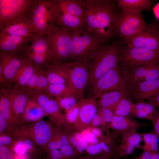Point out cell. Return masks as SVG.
<instances>
[{"mask_svg":"<svg viewBox=\"0 0 159 159\" xmlns=\"http://www.w3.org/2000/svg\"><path fill=\"white\" fill-rule=\"evenodd\" d=\"M83 9L84 29L105 42L115 33L116 14L110 1L80 0Z\"/></svg>","mask_w":159,"mask_h":159,"instance_id":"obj_1","label":"cell"},{"mask_svg":"<svg viewBox=\"0 0 159 159\" xmlns=\"http://www.w3.org/2000/svg\"><path fill=\"white\" fill-rule=\"evenodd\" d=\"M120 52L118 45L115 43L104 45L96 51L89 64L88 86L92 89L100 78L117 64Z\"/></svg>","mask_w":159,"mask_h":159,"instance_id":"obj_2","label":"cell"},{"mask_svg":"<svg viewBox=\"0 0 159 159\" xmlns=\"http://www.w3.org/2000/svg\"><path fill=\"white\" fill-rule=\"evenodd\" d=\"M59 12L57 0H35L29 17L36 35L48 34L56 24Z\"/></svg>","mask_w":159,"mask_h":159,"instance_id":"obj_3","label":"cell"},{"mask_svg":"<svg viewBox=\"0 0 159 159\" xmlns=\"http://www.w3.org/2000/svg\"><path fill=\"white\" fill-rule=\"evenodd\" d=\"M70 31L72 41L70 58L74 61L92 59L96 51L104 46L105 42L102 39L85 29Z\"/></svg>","mask_w":159,"mask_h":159,"instance_id":"obj_4","label":"cell"},{"mask_svg":"<svg viewBox=\"0 0 159 159\" xmlns=\"http://www.w3.org/2000/svg\"><path fill=\"white\" fill-rule=\"evenodd\" d=\"M91 59L55 64L65 76L67 84L74 90L79 100L84 98Z\"/></svg>","mask_w":159,"mask_h":159,"instance_id":"obj_5","label":"cell"},{"mask_svg":"<svg viewBox=\"0 0 159 159\" xmlns=\"http://www.w3.org/2000/svg\"><path fill=\"white\" fill-rule=\"evenodd\" d=\"M47 36L52 50V64L62 63L70 58L72 41L70 30L55 25L50 29Z\"/></svg>","mask_w":159,"mask_h":159,"instance_id":"obj_6","label":"cell"},{"mask_svg":"<svg viewBox=\"0 0 159 159\" xmlns=\"http://www.w3.org/2000/svg\"><path fill=\"white\" fill-rule=\"evenodd\" d=\"M35 0H0V32L9 24L29 16Z\"/></svg>","mask_w":159,"mask_h":159,"instance_id":"obj_7","label":"cell"},{"mask_svg":"<svg viewBox=\"0 0 159 159\" xmlns=\"http://www.w3.org/2000/svg\"><path fill=\"white\" fill-rule=\"evenodd\" d=\"M147 26L141 12L122 11L120 14H116L115 32L125 40L138 34Z\"/></svg>","mask_w":159,"mask_h":159,"instance_id":"obj_8","label":"cell"},{"mask_svg":"<svg viewBox=\"0 0 159 159\" xmlns=\"http://www.w3.org/2000/svg\"><path fill=\"white\" fill-rule=\"evenodd\" d=\"M26 57L40 69L51 62L52 50L47 35L38 34L34 37L25 52Z\"/></svg>","mask_w":159,"mask_h":159,"instance_id":"obj_9","label":"cell"},{"mask_svg":"<svg viewBox=\"0 0 159 159\" xmlns=\"http://www.w3.org/2000/svg\"><path fill=\"white\" fill-rule=\"evenodd\" d=\"M29 96L36 101L43 109L55 124L69 132L74 130L67 121L64 114L54 99L45 92H29Z\"/></svg>","mask_w":159,"mask_h":159,"instance_id":"obj_10","label":"cell"},{"mask_svg":"<svg viewBox=\"0 0 159 159\" xmlns=\"http://www.w3.org/2000/svg\"><path fill=\"white\" fill-rule=\"evenodd\" d=\"M120 56V60L129 69L138 66L159 63V52L142 47L127 46Z\"/></svg>","mask_w":159,"mask_h":159,"instance_id":"obj_11","label":"cell"},{"mask_svg":"<svg viewBox=\"0 0 159 159\" xmlns=\"http://www.w3.org/2000/svg\"><path fill=\"white\" fill-rule=\"evenodd\" d=\"M118 135L110 132L107 129L103 138L98 142L89 144L86 149L87 155L94 159H116L117 145L115 140Z\"/></svg>","mask_w":159,"mask_h":159,"instance_id":"obj_12","label":"cell"},{"mask_svg":"<svg viewBox=\"0 0 159 159\" xmlns=\"http://www.w3.org/2000/svg\"><path fill=\"white\" fill-rule=\"evenodd\" d=\"M25 52L14 53L0 51V80L11 84L26 57Z\"/></svg>","mask_w":159,"mask_h":159,"instance_id":"obj_13","label":"cell"},{"mask_svg":"<svg viewBox=\"0 0 159 159\" xmlns=\"http://www.w3.org/2000/svg\"><path fill=\"white\" fill-rule=\"evenodd\" d=\"M125 80L122 77L118 64L100 78L92 88V97L99 98L106 91L126 90Z\"/></svg>","mask_w":159,"mask_h":159,"instance_id":"obj_14","label":"cell"},{"mask_svg":"<svg viewBox=\"0 0 159 159\" xmlns=\"http://www.w3.org/2000/svg\"><path fill=\"white\" fill-rule=\"evenodd\" d=\"M34 122L30 127H25L23 134L30 138L43 152L52 138L56 125L41 120Z\"/></svg>","mask_w":159,"mask_h":159,"instance_id":"obj_15","label":"cell"},{"mask_svg":"<svg viewBox=\"0 0 159 159\" xmlns=\"http://www.w3.org/2000/svg\"><path fill=\"white\" fill-rule=\"evenodd\" d=\"M124 41L128 46L144 48L159 52V26L147 25L138 34Z\"/></svg>","mask_w":159,"mask_h":159,"instance_id":"obj_16","label":"cell"},{"mask_svg":"<svg viewBox=\"0 0 159 159\" xmlns=\"http://www.w3.org/2000/svg\"><path fill=\"white\" fill-rule=\"evenodd\" d=\"M5 84L6 85L1 87V93L8 99L15 116L20 121L29 96L26 91L22 88L14 85L12 87L10 84Z\"/></svg>","mask_w":159,"mask_h":159,"instance_id":"obj_17","label":"cell"},{"mask_svg":"<svg viewBox=\"0 0 159 159\" xmlns=\"http://www.w3.org/2000/svg\"><path fill=\"white\" fill-rule=\"evenodd\" d=\"M80 105L78 120L74 127L77 133H81L90 127L92 120L97 113V103L91 97L83 98L78 101Z\"/></svg>","mask_w":159,"mask_h":159,"instance_id":"obj_18","label":"cell"},{"mask_svg":"<svg viewBox=\"0 0 159 159\" xmlns=\"http://www.w3.org/2000/svg\"><path fill=\"white\" fill-rule=\"evenodd\" d=\"M0 34L16 35L33 38L36 35L29 16L20 18L9 24Z\"/></svg>","mask_w":159,"mask_h":159,"instance_id":"obj_19","label":"cell"},{"mask_svg":"<svg viewBox=\"0 0 159 159\" xmlns=\"http://www.w3.org/2000/svg\"><path fill=\"white\" fill-rule=\"evenodd\" d=\"M32 139L28 136L20 135L17 137L9 148L15 155L24 156L30 159L32 156L36 158L42 152Z\"/></svg>","mask_w":159,"mask_h":159,"instance_id":"obj_20","label":"cell"},{"mask_svg":"<svg viewBox=\"0 0 159 159\" xmlns=\"http://www.w3.org/2000/svg\"><path fill=\"white\" fill-rule=\"evenodd\" d=\"M134 129L124 132L120 135V143L117 145V154L120 158L131 153L135 148L138 147L142 139L141 134Z\"/></svg>","mask_w":159,"mask_h":159,"instance_id":"obj_21","label":"cell"},{"mask_svg":"<svg viewBox=\"0 0 159 159\" xmlns=\"http://www.w3.org/2000/svg\"><path fill=\"white\" fill-rule=\"evenodd\" d=\"M32 39L16 35L0 34V50L14 53L24 52Z\"/></svg>","mask_w":159,"mask_h":159,"instance_id":"obj_22","label":"cell"},{"mask_svg":"<svg viewBox=\"0 0 159 159\" xmlns=\"http://www.w3.org/2000/svg\"><path fill=\"white\" fill-rule=\"evenodd\" d=\"M131 86L134 97L143 101L159 93V78L140 82Z\"/></svg>","mask_w":159,"mask_h":159,"instance_id":"obj_23","label":"cell"},{"mask_svg":"<svg viewBox=\"0 0 159 159\" xmlns=\"http://www.w3.org/2000/svg\"><path fill=\"white\" fill-rule=\"evenodd\" d=\"M148 125V124L140 122L128 116L114 115L111 122L104 126L112 130L114 134L118 135L128 130L138 129Z\"/></svg>","mask_w":159,"mask_h":159,"instance_id":"obj_24","label":"cell"},{"mask_svg":"<svg viewBox=\"0 0 159 159\" xmlns=\"http://www.w3.org/2000/svg\"><path fill=\"white\" fill-rule=\"evenodd\" d=\"M0 114L7 123L8 129L6 132H17L23 126L15 116L8 99L2 93L0 95Z\"/></svg>","mask_w":159,"mask_h":159,"instance_id":"obj_25","label":"cell"},{"mask_svg":"<svg viewBox=\"0 0 159 159\" xmlns=\"http://www.w3.org/2000/svg\"><path fill=\"white\" fill-rule=\"evenodd\" d=\"M46 116H48L42 108L29 97L20 120L22 124L25 122H35Z\"/></svg>","mask_w":159,"mask_h":159,"instance_id":"obj_26","label":"cell"},{"mask_svg":"<svg viewBox=\"0 0 159 159\" xmlns=\"http://www.w3.org/2000/svg\"><path fill=\"white\" fill-rule=\"evenodd\" d=\"M70 134V132L56 125L52 138L43 149V152L47 153L59 150L63 146L71 143Z\"/></svg>","mask_w":159,"mask_h":159,"instance_id":"obj_27","label":"cell"},{"mask_svg":"<svg viewBox=\"0 0 159 159\" xmlns=\"http://www.w3.org/2000/svg\"><path fill=\"white\" fill-rule=\"evenodd\" d=\"M36 68V67L32 62L26 57L12 83H14V85L24 89Z\"/></svg>","mask_w":159,"mask_h":159,"instance_id":"obj_28","label":"cell"},{"mask_svg":"<svg viewBox=\"0 0 159 159\" xmlns=\"http://www.w3.org/2000/svg\"><path fill=\"white\" fill-rule=\"evenodd\" d=\"M49 84L42 70L36 68L24 88L27 91L45 92Z\"/></svg>","mask_w":159,"mask_h":159,"instance_id":"obj_29","label":"cell"},{"mask_svg":"<svg viewBox=\"0 0 159 159\" xmlns=\"http://www.w3.org/2000/svg\"><path fill=\"white\" fill-rule=\"evenodd\" d=\"M159 113L156 107L149 102L141 101L136 104L133 103L130 114L133 117L151 120Z\"/></svg>","mask_w":159,"mask_h":159,"instance_id":"obj_30","label":"cell"},{"mask_svg":"<svg viewBox=\"0 0 159 159\" xmlns=\"http://www.w3.org/2000/svg\"><path fill=\"white\" fill-rule=\"evenodd\" d=\"M127 90H114L103 93L99 97L97 105L112 110L121 100L126 98Z\"/></svg>","mask_w":159,"mask_h":159,"instance_id":"obj_31","label":"cell"},{"mask_svg":"<svg viewBox=\"0 0 159 159\" xmlns=\"http://www.w3.org/2000/svg\"><path fill=\"white\" fill-rule=\"evenodd\" d=\"M55 25L69 30L84 29V22L82 18L59 11Z\"/></svg>","mask_w":159,"mask_h":159,"instance_id":"obj_32","label":"cell"},{"mask_svg":"<svg viewBox=\"0 0 159 159\" xmlns=\"http://www.w3.org/2000/svg\"><path fill=\"white\" fill-rule=\"evenodd\" d=\"M118 6L122 11L140 12L143 10L150 8L153 1L150 0H116Z\"/></svg>","mask_w":159,"mask_h":159,"instance_id":"obj_33","label":"cell"},{"mask_svg":"<svg viewBox=\"0 0 159 159\" xmlns=\"http://www.w3.org/2000/svg\"><path fill=\"white\" fill-rule=\"evenodd\" d=\"M59 11L82 19L83 9L80 0H57Z\"/></svg>","mask_w":159,"mask_h":159,"instance_id":"obj_34","label":"cell"},{"mask_svg":"<svg viewBox=\"0 0 159 159\" xmlns=\"http://www.w3.org/2000/svg\"><path fill=\"white\" fill-rule=\"evenodd\" d=\"M45 93L53 98L70 95H75L78 97L73 89L69 85L64 84H49Z\"/></svg>","mask_w":159,"mask_h":159,"instance_id":"obj_35","label":"cell"},{"mask_svg":"<svg viewBox=\"0 0 159 159\" xmlns=\"http://www.w3.org/2000/svg\"><path fill=\"white\" fill-rule=\"evenodd\" d=\"M46 71H42L46 77L49 84H64L68 85L66 78L63 73L54 64L48 66Z\"/></svg>","mask_w":159,"mask_h":159,"instance_id":"obj_36","label":"cell"},{"mask_svg":"<svg viewBox=\"0 0 159 159\" xmlns=\"http://www.w3.org/2000/svg\"><path fill=\"white\" fill-rule=\"evenodd\" d=\"M153 64L138 66L129 69L126 72V79L130 83L131 85L143 81L144 77Z\"/></svg>","mask_w":159,"mask_h":159,"instance_id":"obj_37","label":"cell"},{"mask_svg":"<svg viewBox=\"0 0 159 159\" xmlns=\"http://www.w3.org/2000/svg\"><path fill=\"white\" fill-rule=\"evenodd\" d=\"M144 144L139 147L143 151L155 152L159 151L158 145L159 138L155 132L152 131L141 134Z\"/></svg>","mask_w":159,"mask_h":159,"instance_id":"obj_38","label":"cell"},{"mask_svg":"<svg viewBox=\"0 0 159 159\" xmlns=\"http://www.w3.org/2000/svg\"><path fill=\"white\" fill-rule=\"evenodd\" d=\"M133 103L126 98L121 100L112 110L114 115L123 117L127 116L130 114Z\"/></svg>","mask_w":159,"mask_h":159,"instance_id":"obj_39","label":"cell"},{"mask_svg":"<svg viewBox=\"0 0 159 159\" xmlns=\"http://www.w3.org/2000/svg\"><path fill=\"white\" fill-rule=\"evenodd\" d=\"M54 99L57 103L60 110H64V112L74 106L78 102H77V100L79 99L78 97L75 95L62 97H56Z\"/></svg>","mask_w":159,"mask_h":159,"instance_id":"obj_40","label":"cell"},{"mask_svg":"<svg viewBox=\"0 0 159 159\" xmlns=\"http://www.w3.org/2000/svg\"><path fill=\"white\" fill-rule=\"evenodd\" d=\"M80 105L78 102L73 107L64 112V114L68 123L73 128L79 117Z\"/></svg>","mask_w":159,"mask_h":159,"instance_id":"obj_41","label":"cell"},{"mask_svg":"<svg viewBox=\"0 0 159 159\" xmlns=\"http://www.w3.org/2000/svg\"><path fill=\"white\" fill-rule=\"evenodd\" d=\"M59 150L64 159H76L81 155L71 143L63 146Z\"/></svg>","mask_w":159,"mask_h":159,"instance_id":"obj_42","label":"cell"},{"mask_svg":"<svg viewBox=\"0 0 159 159\" xmlns=\"http://www.w3.org/2000/svg\"><path fill=\"white\" fill-rule=\"evenodd\" d=\"M97 113L101 118L105 126L111 122L115 115L112 110L98 105Z\"/></svg>","mask_w":159,"mask_h":159,"instance_id":"obj_43","label":"cell"},{"mask_svg":"<svg viewBox=\"0 0 159 159\" xmlns=\"http://www.w3.org/2000/svg\"><path fill=\"white\" fill-rule=\"evenodd\" d=\"M17 137L11 133L5 132L0 135V146H5L10 148Z\"/></svg>","mask_w":159,"mask_h":159,"instance_id":"obj_44","label":"cell"},{"mask_svg":"<svg viewBox=\"0 0 159 159\" xmlns=\"http://www.w3.org/2000/svg\"><path fill=\"white\" fill-rule=\"evenodd\" d=\"M159 78V63L152 64L144 77L143 81L153 80Z\"/></svg>","mask_w":159,"mask_h":159,"instance_id":"obj_45","label":"cell"},{"mask_svg":"<svg viewBox=\"0 0 159 159\" xmlns=\"http://www.w3.org/2000/svg\"><path fill=\"white\" fill-rule=\"evenodd\" d=\"M15 155L6 146H0V159H14Z\"/></svg>","mask_w":159,"mask_h":159,"instance_id":"obj_46","label":"cell"},{"mask_svg":"<svg viewBox=\"0 0 159 159\" xmlns=\"http://www.w3.org/2000/svg\"><path fill=\"white\" fill-rule=\"evenodd\" d=\"M43 159H64L60 150H57L46 153V154Z\"/></svg>","mask_w":159,"mask_h":159,"instance_id":"obj_47","label":"cell"},{"mask_svg":"<svg viewBox=\"0 0 159 159\" xmlns=\"http://www.w3.org/2000/svg\"><path fill=\"white\" fill-rule=\"evenodd\" d=\"M105 126L101 118L97 113L94 116L89 127H98Z\"/></svg>","mask_w":159,"mask_h":159,"instance_id":"obj_48","label":"cell"},{"mask_svg":"<svg viewBox=\"0 0 159 159\" xmlns=\"http://www.w3.org/2000/svg\"><path fill=\"white\" fill-rule=\"evenodd\" d=\"M154 127L153 130L159 138V113L151 120Z\"/></svg>","mask_w":159,"mask_h":159,"instance_id":"obj_49","label":"cell"},{"mask_svg":"<svg viewBox=\"0 0 159 159\" xmlns=\"http://www.w3.org/2000/svg\"><path fill=\"white\" fill-rule=\"evenodd\" d=\"M8 129L7 123L3 117L0 114V134H2L7 131Z\"/></svg>","mask_w":159,"mask_h":159,"instance_id":"obj_50","label":"cell"},{"mask_svg":"<svg viewBox=\"0 0 159 159\" xmlns=\"http://www.w3.org/2000/svg\"><path fill=\"white\" fill-rule=\"evenodd\" d=\"M148 102L155 107L159 108V93L148 99Z\"/></svg>","mask_w":159,"mask_h":159,"instance_id":"obj_51","label":"cell"},{"mask_svg":"<svg viewBox=\"0 0 159 159\" xmlns=\"http://www.w3.org/2000/svg\"><path fill=\"white\" fill-rule=\"evenodd\" d=\"M142 159H159V151L153 152L150 155Z\"/></svg>","mask_w":159,"mask_h":159,"instance_id":"obj_52","label":"cell"},{"mask_svg":"<svg viewBox=\"0 0 159 159\" xmlns=\"http://www.w3.org/2000/svg\"><path fill=\"white\" fill-rule=\"evenodd\" d=\"M153 9L156 17L159 19V3L153 7Z\"/></svg>","mask_w":159,"mask_h":159,"instance_id":"obj_53","label":"cell"},{"mask_svg":"<svg viewBox=\"0 0 159 159\" xmlns=\"http://www.w3.org/2000/svg\"><path fill=\"white\" fill-rule=\"evenodd\" d=\"M76 159H94L91 156L88 155H81L80 156Z\"/></svg>","mask_w":159,"mask_h":159,"instance_id":"obj_54","label":"cell"},{"mask_svg":"<svg viewBox=\"0 0 159 159\" xmlns=\"http://www.w3.org/2000/svg\"><path fill=\"white\" fill-rule=\"evenodd\" d=\"M14 159H27V158L23 156L15 155Z\"/></svg>","mask_w":159,"mask_h":159,"instance_id":"obj_55","label":"cell"},{"mask_svg":"<svg viewBox=\"0 0 159 159\" xmlns=\"http://www.w3.org/2000/svg\"><path fill=\"white\" fill-rule=\"evenodd\" d=\"M116 159H120V158H117Z\"/></svg>","mask_w":159,"mask_h":159,"instance_id":"obj_56","label":"cell"},{"mask_svg":"<svg viewBox=\"0 0 159 159\" xmlns=\"http://www.w3.org/2000/svg\"><path fill=\"white\" fill-rule=\"evenodd\" d=\"M159 26V25H158Z\"/></svg>","mask_w":159,"mask_h":159,"instance_id":"obj_57","label":"cell"}]
</instances>
